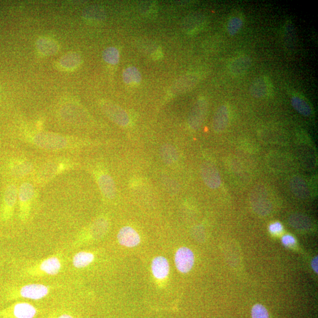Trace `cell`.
I'll return each mask as SVG.
<instances>
[{"instance_id":"7402d4cb","label":"cell","mask_w":318,"mask_h":318,"mask_svg":"<svg viewBox=\"0 0 318 318\" xmlns=\"http://www.w3.org/2000/svg\"><path fill=\"white\" fill-rule=\"evenodd\" d=\"M291 103L294 109L303 116L308 117L311 115L312 113V107L302 97L298 95L292 96Z\"/></svg>"},{"instance_id":"4fadbf2b","label":"cell","mask_w":318,"mask_h":318,"mask_svg":"<svg viewBox=\"0 0 318 318\" xmlns=\"http://www.w3.org/2000/svg\"><path fill=\"white\" fill-rule=\"evenodd\" d=\"M48 294V288L42 284L25 285L20 291V295L22 297L34 300L45 298Z\"/></svg>"},{"instance_id":"5b68a950","label":"cell","mask_w":318,"mask_h":318,"mask_svg":"<svg viewBox=\"0 0 318 318\" xmlns=\"http://www.w3.org/2000/svg\"><path fill=\"white\" fill-rule=\"evenodd\" d=\"M202 178L208 187L218 189L221 185V178L218 169L211 162H204L201 167Z\"/></svg>"},{"instance_id":"836d02e7","label":"cell","mask_w":318,"mask_h":318,"mask_svg":"<svg viewBox=\"0 0 318 318\" xmlns=\"http://www.w3.org/2000/svg\"><path fill=\"white\" fill-rule=\"evenodd\" d=\"M282 242L287 247H290V246L294 245L296 243L295 238L290 234H286V235L284 236L282 238Z\"/></svg>"},{"instance_id":"277c9868","label":"cell","mask_w":318,"mask_h":318,"mask_svg":"<svg viewBox=\"0 0 318 318\" xmlns=\"http://www.w3.org/2000/svg\"><path fill=\"white\" fill-rule=\"evenodd\" d=\"M101 107L104 113L115 124L122 127L129 124L130 118L128 113L117 104L109 101H103L101 103Z\"/></svg>"},{"instance_id":"30bf717a","label":"cell","mask_w":318,"mask_h":318,"mask_svg":"<svg viewBox=\"0 0 318 318\" xmlns=\"http://www.w3.org/2000/svg\"><path fill=\"white\" fill-rule=\"evenodd\" d=\"M229 110L226 104L220 106L213 116L212 128L215 133H220L225 131L229 125Z\"/></svg>"},{"instance_id":"f546056e","label":"cell","mask_w":318,"mask_h":318,"mask_svg":"<svg viewBox=\"0 0 318 318\" xmlns=\"http://www.w3.org/2000/svg\"><path fill=\"white\" fill-rule=\"evenodd\" d=\"M32 169L30 163L27 161H18L14 163L12 171L16 176H24L30 173Z\"/></svg>"},{"instance_id":"f1b7e54d","label":"cell","mask_w":318,"mask_h":318,"mask_svg":"<svg viewBox=\"0 0 318 318\" xmlns=\"http://www.w3.org/2000/svg\"><path fill=\"white\" fill-rule=\"evenodd\" d=\"M103 59L106 63L115 65L120 59V54L118 50L114 47H109L104 50L102 53Z\"/></svg>"},{"instance_id":"ac0fdd59","label":"cell","mask_w":318,"mask_h":318,"mask_svg":"<svg viewBox=\"0 0 318 318\" xmlns=\"http://www.w3.org/2000/svg\"><path fill=\"white\" fill-rule=\"evenodd\" d=\"M82 15L85 20L94 22H100L105 20L107 16L106 11L98 6L87 7L83 10Z\"/></svg>"},{"instance_id":"3957f363","label":"cell","mask_w":318,"mask_h":318,"mask_svg":"<svg viewBox=\"0 0 318 318\" xmlns=\"http://www.w3.org/2000/svg\"><path fill=\"white\" fill-rule=\"evenodd\" d=\"M251 201L255 211L260 215L268 214L272 205L264 187H255L251 191Z\"/></svg>"},{"instance_id":"52a82bcc","label":"cell","mask_w":318,"mask_h":318,"mask_svg":"<svg viewBox=\"0 0 318 318\" xmlns=\"http://www.w3.org/2000/svg\"><path fill=\"white\" fill-rule=\"evenodd\" d=\"M175 262L177 269L179 272L183 273L189 272L194 265L193 252L189 248H180L176 252Z\"/></svg>"},{"instance_id":"e0dca14e","label":"cell","mask_w":318,"mask_h":318,"mask_svg":"<svg viewBox=\"0 0 318 318\" xmlns=\"http://www.w3.org/2000/svg\"><path fill=\"white\" fill-rule=\"evenodd\" d=\"M10 310L16 318H33L37 313L34 307L26 302L16 303Z\"/></svg>"},{"instance_id":"484cf974","label":"cell","mask_w":318,"mask_h":318,"mask_svg":"<svg viewBox=\"0 0 318 318\" xmlns=\"http://www.w3.org/2000/svg\"><path fill=\"white\" fill-rule=\"evenodd\" d=\"M61 262L56 257H51L45 260L42 263L41 269L50 275H54L59 272L61 269Z\"/></svg>"},{"instance_id":"9a60e30c","label":"cell","mask_w":318,"mask_h":318,"mask_svg":"<svg viewBox=\"0 0 318 318\" xmlns=\"http://www.w3.org/2000/svg\"><path fill=\"white\" fill-rule=\"evenodd\" d=\"M34 195V187L30 183H24L20 187L18 191L21 211L22 215L26 216L28 211V208Z\"/></svg>"},{"instance_id":"d6986e66","label":"cell","mask_w":318,"mask_h":318,"mask_svg":"<svg viewBox=\"0 0 318 318\" xmlns=\"http://www.w3.org/2000/svg\"><path fill=\"white\" fill-rule=\"evenodd\" d=\"M292 192L296 196L304 198L308 196L309 190L306 182L301 177L295 176L292 178L290 183Z\"/></svg>"},{"instance_id":"5bb4252c","label":"cell","mask_w":318,"mask_h":318,"mask_svg":"<svg viewBox=\"0 0 318 318\" xmlns=\"http://www.w3.org/2000/svg\"><path fill=\"white\" fill-rule=\"evenodd\" d=\"M251 65L252 60L250 57L247 56H238L229 64V71L234 76H241L247 73Z\"/></svg>"},{"instance_id":"ba28073f","label":"cell","mask_w":318,"mask_h":318,"mask_svg":"<svg viewBox=\"0 0 318 318\" xmlns=\"http://www.w3.org/2000/svg\"><path fill=\"white\" fill-rule=\"evenodd\" d=\"M18 190L15 185L7 187L4 195L2 209V218L3 220H8L13 215L14 206L16 203Z\"/></svg>"},{"instance_id":"8fae6325","label":"cell","mask_w":318,"mask_h":318,"mask_svg":"<svg viewBox=\"0 0 318 318\" xmlns=\"http://www.w3.org/2000/svg\"><path fill=\"white\" fill-rule=\"evenodd\" d=\"M117 240L119 244L128 248L135 247L140 243L139 234L130 226L122 227L117 234Z\"/></svg>"},{"instance_id":"4dcf8cb0","label":"cell","mask_w":318,"mask_h":318,"mask_svg":"<svg viewBox=\"0 0 318 318\" xmlns=\"http://www.w3.org/2000/svg\"><path fill=\"white\" fill-rule=\"evenodd\" d=\"M291 225L298 229H306L309 227V220L302 215H292L290 219Z\"/></svg>"},{"instance_id":"7c38bea8","label":"cell","mask_w":318,"mask_h":318,"mask_svg":"<svg viewBox=\"0 0 318 318\" xmlns=\"http://www.w3.org/2000/svg\"><path fill=\"white\" fill-rule=\"evenodd\" d=\"M206 17L200 13H193L187 16L183 21V28L187 34L196 33L205 26Z\"/></svg>"},{"instance_id":"d4e9b609","label":"cell","mask_w":318,"mask_h":318,"mask_svg":"<svg viewBox=\"0 0 318 318\" xmlns=\"http://www.w3.org/2000/svg\"><path fill=\"white\" fill-rule=\"evenodd\" d=\"M160 153L163 162L166 165H172L178 161V151L171 144H166L162 146Z\"/></svg>"},{"instance_id":"83f0119b","label":"cell","mask_w":318,"mask_h":318,"mask_svg":"<svg viewBox=\"0 0 318 318\" xmlns=\"http://www.w3.org/2000/svg\"><path fill=\"white\" fill-rule=\"evenodd\" d=\"M244 24L243 18L241 16L235 15L231 17L227 21V31L231 36L236 35L242 30Z\"/></svg>"},{"instance_id":"e575fe53","label":"cell","mask_w":318,"mask_h":318,"mask_svg":"<svg viewBox=\"0 0 318 318\" xmlns=\"http://www.w3.org/2000/svg\"><path fill=\"white\" fill-rule=\"evenodd\" d=\"M311 264L314 271H315L316 273H317V256H316V257L313 259Z\"/></svg>"},{"instance_id":"4316f807","label":"cell","mask_w":318,"mask_h":318,"mask_svg":"<svg viewBox=\"0 0 318 318\" xmlns=\"http://www.w3.org/2000/svg\"><path fill=\"white\" fill-rule=\"evenodd\" d=\"M95 260V256L92 253L81 252L74 256L73 264L76 268H83L88 266Z\"/></svg>"},{"instance_id":"d590c367","label":"cell","mask_w":318,"mask_h":318,"mask_svg":"<svg viewBox=\"0 0 318 318\" xmlns=\"http://www.w3.org/2000/svg\"><path fill=\"white\" fill-rule=\"evenodd\" d=\"M57 318H73V317H72L69 315H67V314H64V315H61Z\"/></svg>"},{"instance_id":"1f68e13d","label":"cell","mask_w":318,"mask_h":318,"mask_svg":"<svg viewBox=\"0 0 318 318\" xmlns=\"http://www.w3.org/2000/svg\"><path fill=\"white\" fill-rule=\"evenodd\" d=\"M252 318H269V313L265 306L256 304L252 309Z\"/></svg>"},{"instance_id":"8992f818","label":"cell","mask_w":318,"mask_h":318,"mask_svg":"<svg viewBox=\"0 0 318 318\" xmlns=\"http://www.w3.org/2000/svg\"><path fill=\"white\" fill-rule=\"evenodd\" d=\"M200 82V77L196 74L190 73L183 75L173 83L169 90L172 95H180L192 90Z\"/></svg>"},{"instance_id":"d6a6232c","label":"cell","mask_w":318,"mask_h":318,"mask_svg":"<svg viewBox=\"0 0 318 318\" xmlns=\"http://www.w3.org/2000/svg\"><path fill=\"white\" fill-rule=\"evenodd\" d=\"M284 227L280 222H275L270 224L269 226V230L273 234H277L283 232Z\"/></svg>"},{"instance_id":"44dd1931","label":"cell","mask_w":318,"mask_h":318,"mask_svg":"<svg viewBox=\"0 0 318 318\" xmlns=\"http://www.w3.org/2000/svg\"><path fill=\"white\" fill-rule=\"evenodd\" d=\"M36 46L38 52L45 56L54 55L59 50L57 43L54 39L47 37L39 38Z\"/></svg>"},{"instance_id":"cb8c5ba5","label":"cell","mask_w":318,"mask_h":318,"mask_svg":"<svg viewBox=\"0 0 318 318\" xmlns=\"http://www.w3.org/2000/svg\"><path fill=\"white\" fill-rule=\"evenodd\" d=\"M123 80L126 85L136 86L142 82V74L135 67L126 68L122 74Z\"/></svg>"},{"instance_id":"9c48e42d","label":"cell","mask_w":318,"mask_h":318,"mask_svg":"<svg viewBox=\"0 0 318 318\" xmlns=\"http://www.w3.org/2000/svg\"><path fill=\"white\" fill-rule=\"evenodd\" d=\"M251 95L255 99L265 98L271 92V86L269 79L265 76H260L254 80L249 88Z\"/></svg>"},{"instance_id":"ffe728a7","label":"cell","mask_w":318,"mask_h":318,"mask_svg":"<svg viewBox=\"0 0 318 318\" xmlns=\"http://www.w3.org/2000/svg\"><path fill=\"white\" fill-rule=\"evenodd\" d=\"M99 186L103 194L108 198L112 200L115 196L116 189L113 179L109 175L103 174L99 176Z\"/></svg>"},{"instance_id":"603a6c76","label":"cell","mask_w":318,"mask_h":318,"mask_svg":"<svg viewBox=\"0 0 318 318\" xmlns=\"http://www.w3.org/2000/svg\"><path fill=\"white\" fill-rule=\"evenodd\" d=\"M81 63V57L77 53L69 52L60 58L59 63L65 69H73Z\"/></svg>"},{"instance_id":"7a4b0ae2","label":"cell","mask_w":318,"mask_h":318,"mask_svg":"<svg viewBox=\"0 0 318 318\" xmlns=\"http://www.w3.org/2000/svg\"><path fill=\"white\" fill-rule=\"evenodd\" d=\"M208 111V102L204 97L198 99L188 117V125L193 131H197L203 125Z\"/></svg>"},{"instance_id":"2e32d148","label":"cell","mask_w":318,"mask_h":318,"mask_svg":"<svg viewBox=\"0 0 318 318\" xmlns=\"http://www.w3.org/2000/svg\"><path fill=\"white\" fill-rule=\"evenodd\" d=\"M151 271L154 277L157 280H164L168 276L170 266L168 260L164 256H157L151 263Z\"/></svg>"},{"instance_id":"6da1fadb","label":"cell","mask_w":318,"mask_h":318,"mask_svg":"<svg viewBox=\"0 0 318 318\" xmlns=\"http://www.w3.org/2000/svg\"><path fill=\"white\" fill-rule=\"evenodd\" d=\"M32 142L41 149L49 150L72 149L77 145L74 144V140L51 132H39L36 134L32 137Z\"/></svg>"}]
</instances>
